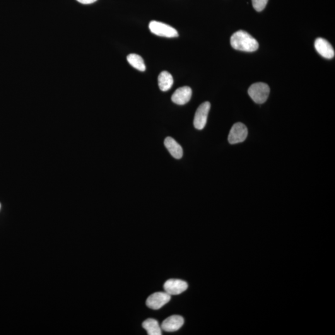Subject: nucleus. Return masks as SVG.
I'll use <instances>...</instances> for the list:
<instances>
[{
    "label": "nucleus",
    "mask_w": 335,
    "mask_h": 335,
    "mask_svg": "<svg viewBox=\"0 0 335 335\" xmlns=\"http://www.w3.org/2000/svg\"><path fill=\"white\" fill-rule=\"evenodd\" d=\"M163 288L168 295H178L186 290L188 285L186 282L180 279H171L165 282Z\"/></svg>",
    "instance_id": "nucleus-7"
},
{
    "label": "nucleus",
    "mask_w": 335,
    "mask_h": 335,
    "mask_svg": "<svg viewBox=\"0 0 335 335\" xmlns=\"http://www.w3.org/2000/svg\"><path fill=\"white\" fill-rule=\"evenodd\" d=\"M127 60L129 64L133 67L134 68L141 72L146 71V67L144 64V60L139 55L136 54H129L127 57Z\"/></svg>",
    "instance_id": "nucleus-14"
},
{
    "label": "nucleus",
    "mask_w": 335,
    "mask_h": 335,
    "mask_svg": "<svg viewBox=\"0 0 335 335\" xmlns=\"http://www.w3.org/2000/svg\"><path fill=\"white\" fill-rule=\"evenodd\" d=\"M142 327L147 330L149 335H162L161 327L158 322L155 319H148L145 320L142 324Z\"/></svg>",
    "instance_id": "nucleus-13"
},
{
    "label": "nucleus",
    "mask_w": 335,
    "mask_h": 335,
    "mask_svg": "<svg viewBox=\"0 0 335 335\" xmlns=\"http://www.w3.org/2000/svg\"><path fill=\"white\" fill-rule=\"evenodd\" d=\"M171 296L168 293H155L149 296L146 301V304L151 309L158 310L170 302Z\"/></svg>",
    "instance_id": "nucleus-6"
},
{
    "label": "nucleus",
    "mask_w": 335,
    "mask_h": 335,
    "mask_svg": "<svg viewBox=\"0 0 335 335\" xmlns=\"http://www.w3.org/2000/svg\"><path fill=\"white\" fill-rule=\"evenodd\" d=\"M149 29L151 33L161 37L171 38L177 37L179 36L174 28L158 21H151L149 24Z\"/></svg>",
    "instance_id": "nucleus-3"
},
{
    "label": "nucleus",
    "mask_w": 335,
    "mask_h": 335,
    "mask_svg": "<svg viewBox=\"0 0 335 335\" xmlns=\"http://www.w3.org/2000/svg\"><path fill=\"white\" fill-rule=\"evenodd\" d=\"M268 2V0H252L253 6L257 11L263 10Z\"/></svg>",
    "instance_id": "nucleus-15"
},
{
    "label": "nucleus",
    "mask_w": 335,
    "mask_h": 335,
    "mask_svg": "<svg viewBox=\"0 0 335 335\" xmlns=\"http://www.w3.org/2000/svg\"><path fill=\"white\" fill-rule=\"evenodd\" d=\"M184 324V319L180 315H172L162 322L161 329L166 332H174L179 330Z\"/></svg>",
    "instance_id": "nucleus-9"
},
{
    "label": "nucleus",
    "mask_w": 335,
    "mask_h": 335,
    "mask_svg": "<svg viewBox=\"0 0 335 335\" xmlns=\"http://www.w3.org/2000/svg\"><path fill=\"white\" fill-rule=\"evenodd\" d=\"M76 1H78L79 3L81 4H89L95 3V2L97 1V0H76Z\"/></svg>",
    "instance_id": "nucleus-16"
},
{
    "label": "nucleus",
    "mask_w": 335,
    "mask_h": 335,
    "mask_svg": "<svg viewBox=\"0 0 335 335\" xmlns=\"http://www.w3.org/2000/svg\"><path fill=\"white\" fill-rule=\"evenodd\" d=\"M165 146L169 151L171 155L176 159H180L183 155V150L182 146L172 137H166L164 142Z\"/></svg>",
    "instance_id": "nucleus-11"
},
{
    "label": "nucleus",
    "mask_w": 335,
    "mask_h": 335,
    "mask_svg": "<svg viewBox=\"0 0 335 335\" xmlns=\"http://www.w3.org/2000/svg\"><path fill=\"white\" fill-rule=\"evenodd\" d=\"M315 48L320 55L325 59H331L335 56V50L332 45L323 38H317L315 41Z\"/></svg>",
    "instance_id": "nucleus-8"
},
{
    "label": "nucleus",
    "mask_w": 335,
    "mask_h": 335,
    "mask_svg": "<svg viewBox=\"0 0 335 335\" xmlns=\"http://www.w3.org/2000/svg\"><path fill=\"white\" fill-rule=\"evenodd\" d=\"M192 96V90L189 86H183L177 89L173 94L172 100L178 105H184L189 102Z\"/></svg>",
    "instance_id": "nucleus-10"
},
{
    "label": "nucleus",
    "mask_w": 335,
    "mask_h": 335,
    "mask_svg": "<svg viewBox=\"0 0 335 335\" xmlns=\"http://www.w3.org/2000/svg\"><path fill=\"white\" fill-rule=\"evenodd\" d=\"M247 136V127L242 123L237 122L231 128L228 137V141L230 144L241 143L245 141Z\"/></svg>",
    "instance_id": "nucleus-4"
},
{
    "label": "nucleus",
    "mask_w": 335,
    "mask_h": 335,
    "mask_svg": "<svg viewBox=\"0 0 335 335\" xmlns=\"http://www.w3.org/2000/svg\"><path fill=\"white\" fill-rule=\"evenodd\" d=\"M211 104L206 101L199 106L194 115V125L198 130L203 129L206 126L207 117L210 111Z\"/></svg>",
    "instance_id": "nucleus-5"
},
{
    "label": "nucleus",
    "mask_w": 335,
    "mask_h": 335,
    "mask_svg": "<svg viewBox=\"0 0 335 335\" xmlns=\"http://www.w3.org/2000/svg\"><path fill=\"white\" fill-rule=\"evenodd\" d=\"M270 88L267 84L264 83H256L253 84L248 89V95L251 98L258 104H262L266 102L268 98Z\"/></svg>",
    "instance_id": "nucleus-2"
},
{
    "label": "nucleus",
    "mask_w": 335,
    "mask_h": 335,
    "mask_svg": "<svg viewBox=\"0 0 335 335\" xmlns=\"http://www.w3.org/2000/svg\"><path fill=\"white\" fill-rule=\"evenodd\" d=\"M0 207H1V206H0Z\"/></svg>",
    "instance_id": "nucleus-17"
},
{
    "label": "nucleus",
    "mask_w": 335,
    "mask_h": 335,
    "mask_svg": "<svg viewBox=\"0 0 335 335\" xmlns=\"http://www.w3.org/2000/svg\"><path fill=\"white\" fill-rule=\"evenodd\" d=\"M158 86L162 91L169 90L173 85V78L169 72L163 71L159 74Z\"/></svg>",
    "instance_id": "nucleus-12"
},
{
    "label": "nucleus",
    "mask_w": 335,
    "mask_h": 335,
    "mask_svg": "<svg viewBox=\"0 0 335 335\" xmlns=\"http://www.w3.org/2000/svg\"><path fill=\"white\" fill-rule=\"evenodd\" d=\"M230 44L233 49L247 52L256 51L259 47L258 41L244 31H238L233 34Z\"/></svg>",
    "instance_id": "nucleus-1"
}]
</instances>
